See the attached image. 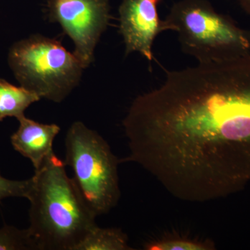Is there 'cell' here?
Returning a JSON list of instances; mask_svg holds the SVG:
<instances>
[{
    "label": "cell",
    "mask_w": 250,
    "mask_h": 250,
    "mask_svg": "<svg viewBox=\"0 0 250 250\" xmlns=\"http://www.w3.org/2000/svg\"><path fill=\"white\" fill-rule=\"evenodd\" d=\"M0 250H37L27 229L11 225L0 228Z\"/></svg>",
    "instance_id": "12"
},
{
    "label": "cell",
    "mask_w": 250,
    "mask_h": 250,
    "mask_svg": "<svg viewBox=\"0 0 250 250\" xmlns=\"http://www.w3.org/2000/svg\"><path fill=\"white\" fill-rule=\"evenodd\" d=\"M176 31L184 53L199 62H220L250 54V31L237 27L207 0H180L164 20Z\"/></svg>",
    "instance_id": "3"
},
{
    "label": "cell",
    "mask_w": 250,
    "mask_h": 250,
    "mask_svg": "<svg viewBox=\"0 0 250 250\" xmlns=\"http://www.w3.org/2000/svg\"><path fill=\"white\" fill-rule=\"evenodd\" d=\"M30 179L12 180L3 177L0 171V202L9 197L27 198Z\"/></svg>",
    "instance_id": "13"
},
{
    "label": "cell",
    "mask_w": 250,
    "mask_h": 250,
    "mask_svg": "<svg viewBox=\"0 0 250 250\" xmlns=\"http://www.w3.org/2000/svg\"><path fill=\"white\" fill-rule=\"evenodd\" d=\"M47 7L49 20L59 23L73 41V53L87 68L109 22V0H49Z\"/></svg>",
    "instance_id": "6"
},
{
    "label": "cell",
    "mask_w": 250,
    "mask_h": 250,
    "mask_svg": "<svg viewBox=\"0 0 250 250\" xmlns=\"http://www.w3.org/2000/svg\"><path fill=\"white\" fill-rule=\"evenodd\" d=\"M126 233L118 228L94 227L81 241L76 250H130Z\"/></svg>",
    "instance_id": "10"
},
{
    "label": "cell",
    "mask_w": 250,
    "mask_h": 250,
    "mask_svg": "<svg viewBox=\"0 0 250 250\" xmlns=\"http://www.w3.org/2000/svg\"><path fill=\"white\" fill-rule=\"evenodd\" d=\"M147 250H211L215 249L213 242L208 240L192 239L184 236H169L144 245Z\"/></svg>",
    "instance_id": "11"
},
{
    "label": "cell",
    "mask_w": 250,
    "mask_h": 250,
    "mask_svg": "<svg viewBox=\"0 0 250 250\" xmlns=\"http://www.w3.org/2000/svg\"><path fill=\"white\" fill-rule=\"evenodd\" d=\"M27 198L29 235L37 250H76L96 215L90 209L64 161L50 154L31 177Z\"/></svg>",
    "instance_id": "2"
},
{
    "label": "cell",
    "mask_w": 250,
    "mask_h": 250,
    "mask_svg": "<svg viewBox=\"0 0 250 250\" xmlns=\"http://www.w3.org/2000/svg\"><path fill=\"white\" fill-rule=\"evenodd\" d=\"M242 9L244 10L245 12L250 17V0H238Z\"/></svg>",
    "instance_id": "14"
},
{
    "label": "cell",
    "mask_w": 250,
    "mask_h": 250,
    "mask_svg": "<svg viewBox=\"0 0 250 250\" xmlns=\"http://www.w3.org/2000/svg\"><path fill=\"white\" fill-rule=\"evenodd\" d=\"M40 100L34 92L0 79V121L8 117L19 119L31 104Z\"/></svg>",
    "instance_id": "9"
},
{
    "label": "cell",
    "mask_w": 250,
    "mask_h": 250,
    "mask_svg": "<svg viewBox=\"0 0 250 250\" xmlns=\"http://www.w3.org/2000/svg\"><path fill=\"white\" fill-rule=\"evenodd\" d=\"M19 127L11 136V143L15 150L30 160L37 170L54 152V139L60 132L56 124H42L21 117L18 120Z\"/></svg>",
    "instance_id": "8"
},
{
    "label": "cell",
    "mask_w": 250,
    "mask_h": 250,
    "mask_svg": "<svg viewBox=\"0 0 250 250\" xmlns=\"http://www.w3.org/2000/svg\"><path fill=\"white\" fill-rule=\"evenodd\" d=\"M65 166L87 205L96 216L106 214L121 198L118 166L122 160L108 143L82 122L69 128L65 140Z\"/></svg>",
    "instance_id": "4"
},
{
    "label": "cell",
    "mask_w": 250,
    "mask_h": 250,
    "mask_svg": "<svg viewBox=\"0 0 250 250\" xmlns=\"http://www.w3.org/2000/svg\"><path fill=\"white\" fill-rule=\"evenodd\" d=\"M161 0H122L120 5V31L126 55L137 52L148 62L154 57L152 46L156 36L167 31L161 21L158 5Z\"/></svg>",
    "instance_id": "7"
},
{
    "label": "cell",
    "mask_w": 250,
    "mask_h": 250,
    "mask_svg": "<svg viewBox=\"0 0 250 250\" xmlns=\"http://www.w3.org/2000/svg\"><path fill=\"white\" fill-rule=\"evenodd\" d=\"M129 156L172 195L216 200L250 182V54L167 72L123 122Z\"/></svg>",
    "instance_id": "1"
},
{
    "label": "cell",
    "mask_w": 250,
    "mask_h": 250,
    "mask_svg": "<svg viewBox=\"0 0 250 250\" xmlns=\"http://www.w3.org/2000/svg\"><path fill=\"white\" fill-rule=\"evenodd\" d=\"M9 63L21 86L57 103L77 86L85 69L60 42L40 35L15 43Z\"/></svg>",
    "instance_id": "5"
}]
</instances>
